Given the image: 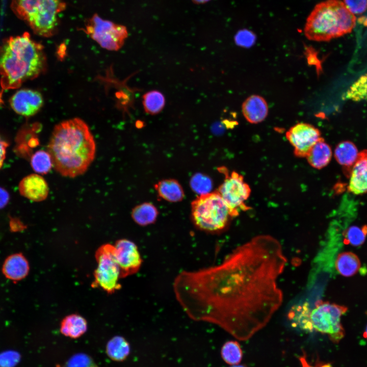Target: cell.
Here are the masks:
<instances>
[{"label":"cell","instance_id":"1","mask_svg":"<svg viewBox=\"0 0 367 367\" xmlns=\"http://www.w3.org/2000/svg\"><path fill=\"white\" fill-rule=\"evenodd\" d=\"M286 263L277 240L256 236L217 265L180 272L173 281V291L191 319L217 324L247 340L281 305L283 295L277 280Z\"/></svg>","mask_w":367,"mask_h":367},{"label":"cell","instance_id":"2","mask_svg":"<svg viewBox=\"0 0 367 367\" xmlns=\"http://www.w3.org/2000/svg\"><path fill=\"white\" fill-rule=\"evenodd\" d=\"M47 148L55 170L74 178L83 174L93 161L96 144L87 124L73 118L54 127Z\"/></svg>","mask_w":367,"mask_h":367},{"label":"cell","instance_id":"3","mask_svg":"<svg viewBox=\"0 0 367 367\" xmlns=\"http://www.w3.org/2000/svg\"><path fill=\"white\" fill-rule=\"evenodd\" d=\"M43 46L28 33L11 37L0 46V84L4 90L18 88L24 82L38 77L45 70Z\"/></svg>","mask_w":367,"mask_h":367},{"label":"cell","instance_id":"4","mask_svg":"<svg viewBox=\"0 0 367 367\" xmlns=\"http://www.w3.org/2000/svg\"><path fill=\"white\" fill-rule=\"evenodd\" d=\"M356 18L340 0L318 4L306 19L304 32L310 40L328 41L350 33Z\"/></svg>","mask_w":367,"mask_h":367},{"label":"cell","instance_id":"5","mask_svg":"<svg viewBox=\"0 0 367 367\" xmlns=\"http://www.w3.org/2000/svg\"><path fill=\"white\" fill-rule=\"evenodd\" d=\"M11 8L35 34L49 37L57 30L58 15L65 4L61 0H13Z\"/></svg>","mask_w":367,"mask_h":367},{"label":"cell","instance_id":"6","mask_svg":"<svg viewBox=\"0 0 367 367\" xmlns=\"http://www.w3.org/2000/svg\"><path fill=\"white\" fill-rule=\"evenodd\" d=\"M191 214L192 221L198 228L212 233L223 230L234 217L218 191L197 197L192 202Z\"/></svg>","mask_w":367,"mask_h":367},{"label":"cell","instance_id":"7","mask_svg":"<svg viewBox=\"0 0 367 367\" xmlns=\"http://www.w3.org/2000/svg\"><path fill=\"white\" fill-rule=\"evenodd\" d=\"M347 309L346 306L335 303L317 301L309 313L308 332L326 334L332 341L338 342L344 335L340 318Z\"/></svg>","mask_w":367,"mask_h":367},{"label":"cell","instance_id":"8","mask_svg":"<svg viewBox=\"0 0 367 367\" xmlns=\"http://www.w3.org/2000/svg\"><path fill=\"white\" fill-rule=\"evenodd\" d=\"M97 267L94 272V287H99L108 294L115 293L121 287L119 282L120 269L116 260L114 245H101L95 253Z\"/></svg>","mask_w":367,"mask_h":367},{"label":"cell","instance_id":"9","mask_svg":"<svg viewBox=\"0 0 367 367\" xmlns=\"http://www.w3.org/2000/svg\"><path fill=\"white\" fill-rule=\"evenodd\" d=\"M86 32L102 48L117 50L127 37L126 28L94 15L86 25Z\"/></svg>","mask_w":367,"mask_h":367},{"label":"cell","instance_id":"10","mask_svg":"<svg viewBox=\"0 0 367 367\" xmlns=\"http://www.w3.org/2000/svg\"><path fill=\"white\" fill-rule=\"evenodd\" d=\"M217 191L234 217L239 215L240 209L246 211L249 209L245 201L250 195L251 189L244 181L243 176L238 173L232 171L230 174H226Z\"/></svg>","mask_w":367,"mask_h":367},{"label":"cell","instance_id":"11","mask_svg":"<svg viewBox=\"0 0 367 367\" xmlns=\"http://www.w3.org/2000/svg\"><path fill=\"white\" fill-rule=\"evenodd\" d=\"M285 136L294 147V154L299 158H306L313 146L322 138L319 129L302 122L291 127Z\"/></svg>","mask_w":367,"mask_h":367},{"label":"cell","instance_id":"12","mask_svg":"<svg viewBox=\"0 0 367 367\" xmlns=\"http://www.w3.org/2000/svg\"><path fill=\"white\" fill-rule=\"evenodd\" d=\"M114 247L121 278L137 273L142 264V259L137 245L130 240L123 239L118 240Z\"/></svg>","mask_w":367,"mask_h":367},{"label":"cell","instance_id":"13","mask_svg":"<svg viewBox=\"0 0 367 367\" xmlns=\"http://www.w3.org/2000/svg\"><path fill=\"white\" fill-rule=\"evenodd\" d=\"M10 103L17 114L30 117L36 114L41 108L43 98L38 91L24 89L17 91L11 97Z\"/></svg>","mask_w":367,"mask_h":367},{"label":"cell","instance_id":"14","mask_svg":"<svg viewBox=\"0 0 367 367\" xmlns=\"http://www.w3.org/2000/svg\"><path fill=\"white\" fill-rule=\"evenodd\" d=\"M18 187L22 196L33 201L44 200L48 195L47 182L42 176L37 174H32L24 177Z\"/></svg>","mask_w":367,"mask_h":367},{"label":"cell","instance_id":"15","mask_svg":"<svg viewBox=\"0 0 367 367\" xmlns=\"http://www.w3.org/2000/svg\"><path fill=\"white\" fill-rule=\"evenodd\" d=\"M348 190L355 195L367 192V149L359 152L351 171Z\"/></svg>","mask_w":367,"mask_h":367},{"label":"cell","instance_id":"16","mask_svg":"<svg viewBox=\"0 0 367 367\" xmlns=\"http://www.w3.org/2000/svg\"><path fill=\"white\" fill-rule=\"evenodd\" d=\"M242 109L245 119L253 124L264 121L268 114V106L266 100L257 95L248 97L243 102Z\"/></svg>","mask_w":367,"mask_h":367},{"label":"cell","instance_id":"17","mask_svg":"<svg viewBox=\"0 0 367 367\" xmlns=\"http://www.w3.org/2000/svg\"><path fill=\"white\" fill-rule=\"evenodd\" d=\"M29 271L27 259L21 253L14 254L5 260L3 272L5 276L12 280H21L27 276Z\"/></svg>","mask_w":367,"mask_h":367},{"label":"cell","instance_id":"18","mask_svg":"<svg viewBox=\"0 0 367 367\" xmlns=\"http://www.w3.org/2000/svg\"><path fill=\"white\" fill-rule=\"evenodd\" d=\"M359 152L355 144L349 141L339 143L335 149L334 157L338 163L342 166L348 177L350 176Z\"/></svg>","mask_w":367,"mask_h":367},{"label":"cell","instance_id":"19","mask_svg":"<svg viewBox=\"0 0 367 367\" xmlns=\"http://www.w3.org/2000/svg\"><path fill=\"white\" fill-rule=\"evenodd\" d=\"M332 154L331 147L322 138L313 146L306 158L311 167L320 169L329 163Z\"/></svg>","mask_w":367,"mask_h":367},{"label":"cell","instance_id":"20","mask_svg":"<svg viewBox=\"0 0 367 367\" xmlns=\"http://www.w3.org/2000/svg\"><path fill=\"white\" fill-rule=\"evenodd\" d=\"M87 329V322L82 316L71 314L65 317L61 321L60 331L64 335L76 338L84 334Z\"/></svg>","mask_w":367,"mask_h":367},{"label":"cell","instance_id":"21","mask_svg":"<svg viewBox=\"0 0 367 367\" xmlns=\"http://www.w3.org/2000/svg\"><path fill=\"white\" fill-rule=\"evenodd\" d=\"M361 266L358 256L352 252L340 253L337 256L335 267L338 273L344 277H351L357 273Z\"/></svg>","mask_w":367,"mask_h":367},{"label":"cell","instance_id":"22","mask_svg":"<svg viewBox=\"0 0 367 367\" xmlns=\"http://www.w3.org/2000/svg\"><path fill=\"white\" fill-rule=\"evenodd\" d=\"M311 308L307 302L293 305L287 313V318L291 325L303 331L308 332Z\"/></svg>","mask_w":367,"mask_h":367},{"label":"cell","instance_id":"23","mask_svg":"<svg viewBox=\"0 0 367 367\" xmlns=\"http://www.w3.org/2000/svg\"><path fill=\"white\" fill-rule=\"evenodd\" d=\"M159 195L164 199L177 202L182 199L184 191L178 181L174 179H166L160 181L155 186Z\"/></svg>","mask_w":367,"mask_h":367},{"label":"cell","instance_id":"24","mask_svg":"<svg viewBox=\"0 0 367 367\" xmlns=\"http://www.w3.org/2000/svg\"><path fill=\"white\" fill-rule=\"evenodd\" d=\"M130 352V346L122 336H115L112 338L106 346V353L112 360L116 361L124 360Z\"/></svg>","mask_w":367,"mask_h":367},{"label":"cell","instance_id":"25","mask_svg":"<svg viewBox=\"0 0 367 367\" xmlns=\"http://www.w3.org/2000/svg\"><path fill=\"white\" fill-rule=\"evenodd\" d=\"M158 216V211L151 203H144L136 206L133 209L132 217L138 224L144 226L154 222Z\"/></svg>","mask_w":367,"mask_h":367},{"label":"cell","instance_id":"26","mask_svg":"<svg viewBox=\"0 0 367 367\" xmlns=\"http://www.w3.org/2000/svg\"><path fill=\"white\" fill-rule=\"evenodd\" d=\"M142 102L145 112L153 115L162 111L165 106V99L161 92L152 90L143 95Z\"/></svg>","mask_w":367,"mask_h":367},{"label":"cell","instance_id":"27","mask_svg":"<svg viewBox=\"0 0 367 367\" xmlns=\"http://www.w3.org/2000/svg\"><path fill=\"white\" fill-rule=\"evenodd\" d=\"M31 165L33 170L40 174H45L53 167L50 155L47 151L40 150L31 156Z\"/></svg>","mask_w":367,"mask_h":367},{"label":"cell","instance_id":"28","mask_svg":"<svg viewBox=\"0 0 367 367\" xmlns=\"http://www.w3.org/2000/svg\"><path fill=\"white\" fill-rule=\"evenodd\" d=\"M221 354L223 360L230 365L239 364L243 357L240 344L234 340L228 341L223 345Z\"/></svg>","mask_w":367,"mask_h":367},{"label":"cell","instance_id":"29","mask_svg":"<svg viewBox=\"0 0 367 367\" xmlns=\"http://www.w3.org/2000/svg\"><path fill=\"white\" fill-rule=\"evenodd\" d=\"M343 235L346 244L354 246L361 245L367 236V225L351 226L344 232Z\"/></svg>","mask_w":367,"mask_h":367},{"label":"cell","instance_id":"30","mask_svg":"<svg viewBox=\"0 0 367 367\" xmlns=\"http://www.w3.org/2000/svg\"><path fill=\"white\" fill-rule=\"evenodd\" d=\"M367 96V75L361 77L348 91L347 97L353 100H360Z\"/></svg>","mask_w":367,"mask_h":367},{"label":"cell","instance_id":"31","mask_svg":"<svg viewBox=\"0 0 367 367\" xmlns=\"http://www.w3.org/2000/svg\"><path fill=\"white\" fill-rule=\"evenodd\" d=\"M63 367H99L88 355L80 353L72 355Z\"/></svg>","mask_w":367,"mask_h":367},{"label":"cell","instance_id":"32","mask_svg":"<svg viewBox=\"0 0 367 367\" xmlns=\"http://www.w3.org/2000/svg\"><path fill=\"white\" fill-rule=\"evenodd\" d=\"M191 185L193 189L200 195L209 193L212 187L210 179L201 174L194 176L192 178Z\"/></svg>","mask_w":367,"mask_h":367},{"label":"cell","instance_id":"33","mask_svg":"<svg viewBox=\"0 0 367 367\" xmlns=\"http://www.w3.org/2000/svg\"><path fill=\"white\" fill-rule=\"evenodd\" d=\"M234 39L238 45L248 48L251 47L254 44L255 37L251 32L243 30L237 33Z\"/></svg>","mask_w":367,"mask_h":367},{"label":"cell","instance_id":"34","mask_svg":"<svg viewBox=\"0 0 367 367\" xmlns=\"http://www.w3.org/2000/svg\"><path fill=\"white\" fill-rule=\"evenodd\" d=\"M343 2L354 15L361 14L367 9V0H344Z\"/></svg>","mask_w":367,"mask_h":367},{"label":"cell","instance_id":"35","mask_svg":"<svg viewBox=\"0 0 367 367\" xmlns=\"http://www.w3.org/2000/svg\"><path fill=\"white\" fill-rule=\"evenodd\" d=\"M8 146V143L0 137V169L5 159L6 149Z\"/></svg>","mask_w":367,"mask_h":367},{"label":"cell","instance_id":"36","mask_svg":"<svg viewBox=\"0 0 367 367\" xmlns=\"http://www.w3.org/2000/svg\"><path fill=\"white\" fill-rule=\"evenodd\" d=\"M9 194L4 188L0 187V209L4 208L8 203Z\"/></svg>","mask_w":367,"mask_h":367},{"label":"cell","instance_id":"37","mask_svg":"<svg viewBox=\"0 0 367 367\" xmlns=\"http://www.w3.org/2000/svg\"><path fill=\"white\" fill-rule=\"evenodd\" d=\"M300 362L302 364V367H314L311 365H310L306 361L305 358L303 357H302L300 359Z\"/></svg>","mask_w":367,"mask_h":367},{"label":"cell","instance_id":"38","mask_svg":"<svg viewBox=\"0 0 367 367\" xmlns=\"http://www.w3.org/2000/svg\"><path fill=\"white\" fill-rule=\"evenodd\" d=\"M230 367H247V366H246L244 365L238 364L231 365Z\"/></svg>","mask_w":367,"mask_h":367},{"label":"cell","instance_id":"39","mask_svg":"<svg viewBox=\"0 0 367 367\" xmlns=\"http://www.w3.org/2000/svg\"><path fill=\"white\" fill-rule=\"evenodd\" d=\"M319 367H332V366H331V365L330 364L327 363V364H323L319 366Z\"/></svg>","mask_w":367,"mask_h":367},{"label":"cell","instance_id":"40","mask_svg":"<svg viewBox=\"0 0 367 367\" xmlns=\"http://www.w3.org/2000/svg\"><path fill=\"white\" fill-rule=\"evenodd\" d=\"M364 336L367 339V326L364 332Z\"/></svg>","mask_w":367,"mask_h":367},{"label":"cell","instance_id":"41","mask_svg":"<svg viewBox=\"0 0 367 367\" xmlns=\"http://www.w3.org/2000/svg\"><path fill=\"white\" fill-rule=\"evenodd\" d=\"M195 1L197 2L202 3V2H205L207 1V0H195Z\"/></svg>","mask_w":367,"mask_h":367}]
</instances>
